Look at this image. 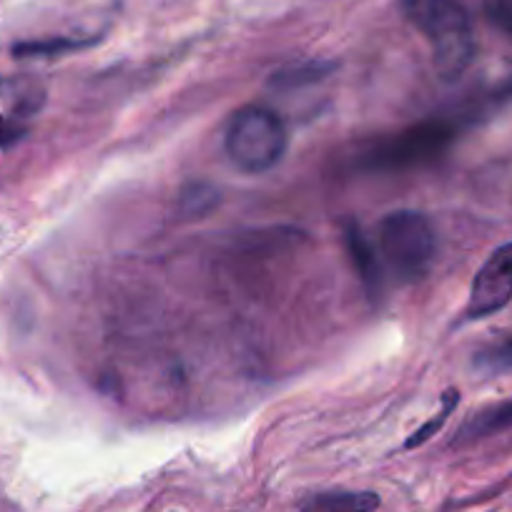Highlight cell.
I'll return each mask as SVG.
<instances>
[{
  "mask_svg": "<svg viewBox=\"0 0 512 512\" xmlns=\"http://www.w3.org/2000/svg\"><path fill=\"white\" fill-rule=\"evenodd\" d=\"M407 21L427 41L442 81H457L475 61V28L460 0H400Z\"/></svg>",
  "mask_w": 512,
  "mask_h": 512,
  "instance_id": "cell-1",
  "label": "cell"
},
{
  "mask_svg": "<svg viewBox=\"0 0 512 512\" xmlns=\"http://www.w3.org/2000/svg\"><path fill=\"white\" fill-rule=\"evenodd\" d=\"M457 139V123L447 118H427L390 136L369 141L357 154L362 171L392 174V171L422 169L440 159Z\"/></svg>",
  "mask_w": 512,
  "mask_h": 512,
  "instance_id": "cell-2",
  "label": "cell"
},
{
  "mask_svg": "<svg viewBox=\"0 0 512 512\" xmlns=\"http://www.w3.org/2000/svg\"><path fill=\"white\" fill-rule=\"evenodd\" d=\"M377 249L382 269L400 284H415L427 277L435 262V229L420 211H392L377 224Z\"/></svg>",
  "mask_w": 512,
  "mask_h": 512,
  "instance_id": "cell-3",
  "label": "cell"
},
{
  "mask_svg": "<svg viewBox=\"0 0 512 512\" xmlns=\"http://www.w3.org/2000/svg\"><path fill=\"white\" fill-rule=\"evenodd\" d=\"M289 131L277 111L259 103L239 108L224 134V149L231 164L251 176L267 174L284 159Z\"/></svg>",
  "mask_w": 512,
  "mask_h": 512,
  "instance_id": "cell-4",
  "label": "cell"
},
{
  "mask_svg": "<svg viewBox=\"0 0 512 512\" xmlns=\"http://www.w3.org/2000/svg\"><path fill=\"white\" fill-rule=\"evenodd\" d=\"M512 302V241L487 256L475 274L467 299V319H485Z\"/></svg>",
  "mask_w": 512,
  "mask_h": 512,
  "instance_id": "cell-5",
  "label": "cell"
},
{
  "mask_svg": "<svg viewBox=\"0 0 512 512\" xmlns=\"http://www.w3.org/2000/svg\"><path fill=\"white\" fill-rule=\"evenodd\" d=\"M344 244H347V254L352 259L354 269H357L359 279H362L364 289L372 297L382 294V264H379L377 249H374L372 241L364 236V231L357 224H347L344 226Z\"/></svg>",
  "mask_w": 512,
  "mask_h": 512,
  "instance_id": "cell-6",
  "label": "cell"
},
{
  "mask_svg": "<svg viewBox=\"0 0 512 512\" xmlns=\"http://www.w3.org/2000/svg\"><path fill=\"white\" fill-rule=\"evenodd\" d=\"M382 505L372 490H339L309 497L299 512H374Z\"/></svg>",
  "mask_w": 512,
  "mask_h": 512,
  "instance_id": "cell-7",
  "label": "cell"
},
{
  "mask_svg": "<svg viewBox=\"0 0 512 512\" xmlns=\"http://www.w3.org/2000/svg\"><path fill=\"white\" fill-rule=\"evenodd\" d=\"M502 430H512V400L477 412V415L460 430V440H477V437L495 435V432Z\"/></svg>",
  "mask_w": 512,
  "mask_h": 512,
  "instance_id": "cell-8",
  "label": "cell"
},
{
  "mask_svg": "<svg viewBox=\"0 0 512 512\" xmlns=\"http://www.w3.org/2000/svg\"><path fill=\"white\" fill-rule=\"evenodd\" d=\"M96 43V38H68V36H56V38H43V41H23L13 46V56L16 58H53L61 56L68 51H81Z\"/></svg>",
  "mask_w": 512,
  "mask_h": 512,
  "instance_id": "cell-9",
  "label": "cell"
},
{
  "mask_svg": "<svg viewBox=\"0 0 512 512\" xmlns=\"http://www.w3.org/2000/svg\"><path fill=\"white\" fill-rule=\"evenodd\" d=\"M475 369L485 377L512 372V332L505 334L497 342L487 344L485 349L475 354Z\"/></svg>",
  "mask_w": 512,
  "mask_h": 512,
  "instance_id": "cell-10",
  "label": "cell"
},
{
  "mask_svg": "<svg viewBox=\"0 0 512 512\" xmlns=\"http://www.w3.org/2000/svg\"><path fill=\"white\" fill-rule=\"evenodd\" d=\"M332 63L324 61H307V63H294V66L282 68V71L274 73L272 86L274 88H299L307 86V83H317L322 78H327V73L332 71Z\"/></svg>",
  "mask_w": 512,
  "mask_h": 512,
  "instance_id": "cell-11",
  "label": "cell"
},
{
  "mask_svg": "<svg viewBox=\"0 0 512 512\" xmlns=\"http://www.w3.org/2000/svg\"><path fill=\"white\" fill-rule=\"evenodd\" d=\"M457 400H460V395H457L455 390L445 392V400H442V410L437 412L435 417H432L430 422H425V425L420 427V430H415L410 435V440L405 442V450H415V447H422L427 440H432V437L437 435V432L442 430V425L447 422V417L452 415V410L457 407Z\"/></svg>",
  "mask_w": 512,
  "mask_h": 512,
  "instance_id": "cell-12",
  "label": "cell"
},
{
  "mask_svg": "<svg viewBox=\"0 0 512 512\" xmlns=\"http://www.w3.org/2000/svg\"><path fill=\"white\" fill-rule=\"evenodd\" d=\"M482 8L490 26L512 41V0H482Z\"/></svg>",
  "mask_w": 512,
  "mask_h": 512,
  "instance_id": "cell-13",
  "label": "cell"
},
{
  "mask_svg": "<svg viewBox=\"0 0 512 512\" xmlns=\"http://www.w3.org/2000/svg\"><path fill=\"white\" fill-rule=\"evenodd\" d=\"M21 134H23V128L18 126L16 121H11V118H0V151L6 149L8 144H13Z\"/></svg>",
  "mask_w": 512,
  "mask_h": 512,
  "instance_id": "cell-14",
  "label": "cell"
}]
</instances>
